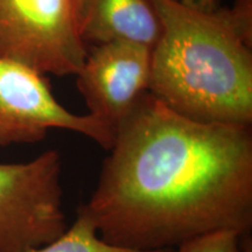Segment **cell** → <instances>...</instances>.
<instances>
[{"mask_svg":"<svg viewBox=\"0 0 252 252\" xmlns=\"http://www.w3.org/2000/svg\"><path fill=\"white\" fill-rule=\"evenodd\" d=\"M109 152L80 207L106 243L163 251L214 231L250 232L251 126L186 118L147 91Z\"/></svg>","mask_w":252,"mask_h":252,"instance_id":"cell-1","label":"cell"},{"mask_svg":"<svg viewBox=\"0 0 252 252\" xmlns=\"http://www.w3.org/2000/svg\"><path fill=\"white\" fill-rule=\"evenodd\" d=\"M151 1L161 34L151 54L149 93L193 121L251 126V46L224 9L201 11L181 0Z\"/></svg>","mask_w":252,"mask_h":252,"instance_id":"cell-2","label":"cell"},{"mask_svg":"<svg viewBox=\"0 0 252 252\" xmlns=\"http://www.w3.org/2000/svg\"><path fill=\"white\" fill-rule=\"evenodd\" d=\"M62 159L48 150L21 163H0V252H27L67 231Z\"/></svg>","mask_w":252,"mask_h":252,"instance_id":"cell-3","label":"cell"},{"mask_svg":"<svg viewBox=\"0 0 252 252\" xmlns=\"http://www.w3.org/2000/svg\"><path fill=\"white\" fill-rule=\"evenodd\" d=\"M80 0H0V56L41 74L77 75L88 54Z\"/></svg>","mask_w":252,"mask_h":252,"instance_id":"cell-4","label":"cell"},{"mask_svg":"<svg viewBox=\"0 0 252 252\" xmlns=\"http://www.w3.org/2000/svg\"><path fill=\"white\" fill-rule=\"evenodd\" d=\"M52 128L86 135L106 151L115 141V133L94 116L65 109L45 75L0 56V146L39 143Z\"/></svg>","mask_w":252,"mask_h":252,"instance_id":"cell-5","label":"cell"},{"mask_svg":"<svg viewBox=\"0 0 252 252\" xmlns=\"http://www.w3.org/2000/svg\"><path fill=\"white\" fill-rule=\"evenodd\" d=\"M152 49L137 43L110 42L88 48L77 72V88L89 115L113 133L149 91Z\"/></svg>","mask_w":252,"mask_h":252,"instance_id":"cell-6","label":"cell"},{"mask_svg":"<svg viewBox=\"0 0 252 252\" xmlns=\"http://www.w3.org/2000/svg\"><path fill=\"white\" fill-rule=\"evenodd\" d=\"M77 19L86 45L130 42L153 49L161 34L151 0H80Z\"/></svg>","mask_w":252,"mask_h":252,"instance_id":"cell-7","label":"cell"},{"mask_svg":"<svg viewBox=\"0 0 252 252\" xmlns=\"http://www.w3.org/2000/svg\"><path fill=\"white\" fill-rule=\"evenodd\" d=\"M27 252H172V250L137 251L106 243L99 237L90 217L78 208L76 220L61 237L45 247Z\"/></svg>","mask_w":252,"mask_h":252,"instance_id":"cell-8","label":"cell"},{"mask_svg":"<svg viewBox=\"0 0 252 252\" xmlns=\"http://www.w3.org/2000/svg\"><path fill=\"white\" fill-rule=\"evenodd\" d=\"M242 236L232 230L214 231L189 239L175 252H241Z\"/></svg>","mask_w":252,"mask_h":252,"instance_id":"cell-9","label":"cell"},{"mask_svg":"<svg viewBox=\"0 0 252 252\" xmlns=\"http://www.w3.org/2000/svg\"><path fill=\"white\" fill-rule=\"evenodd\" d=\"M223 9L239 36L252 46V0H236L231 8Z\"/></svg>","mask_w":252,"mask_h":252,"instance_id":"cell-10","label":"cell"},{"mask_svg":"<svg viewBox=\"0 0 252 252\" xmlns=\"http://www.w3.org/2000/svg\"><path fill=\"white\" fill-rule=\"evenodd\" d=\"M181 1L193 8L206 12H213L220 7L222 0H181Z\"/></svg>","mask_w":252,"mask_h":252,"instance_id":"cell-11","label":"cell"},{"mask_svg":"<svg viewBox=\"0 0 252 252\" xmlns=\"http://www.w3.org/2000/svg\"><path fill=\"white\" fill-rule=\"evenodd\" d=\"M241 238V252H252V242L251 238L248 237V234L242 236Z\"/></svg>","mask_w":252,"mask_h":252,"instance_id":"cell-12","label":"cell"}]
</instances>
